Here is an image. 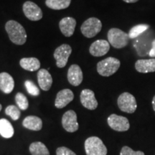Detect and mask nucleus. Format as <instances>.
Returning <instances> with one entry per match:
<instances>
[{"mask_svg": "<svg viewBox=\"0 0 155 155\" xmlns=\"http://www.w3.org/2000/svg\"><path fill=\"white\" fill-rule=\"evenodd\" d=\"M5 29L9 38L13 43L22 45L27 40V33L22 25L15 20H9L6 23Z\"/></svg>", "mask_w": 155, "mask_h": 155, "instance_id": "f257e3e1", "label": "nucleus"}, {"mask_svg": "<svg viewBox=\"0 0 155 155\" xmlns=\"http://www.w3.org/2000/svg\"><path fill=\"white\" fill-rule=\"evenodd\" d=\"M109 44L116 49H121L127 46L129 42V34L119 28H111L108 32Z\"/></svg>", "mask_w": 155, "mask_h": 155, "instance_id": "f03ea898", "label": "nucleus"}, {"mask_svg": "<svg viewBox=\"0 0 155 155\" xmlns=\"http://www.w3.org/2000/svg\"><path fill=\"white\" fill-rule=\"evenodd\" d=\"M121 65L120 61L114 57H108L97 64V71L99 75L108 77L114 75Z\"/></svg>", "mask_w": 155, "mask_h": 155, "instance_id": "7ed1b4c3", "label": "nucleus"}, {"mask_svg": "<svg viewBox=\"0 0 155 155\" xmlns=\"http://www.w3.org/2000/svg\"><path fill=\"white\" fill-rule=\"evenodd\" d=\"M85 150L87 155H106L107 148L102 140L97 137H89L85 141Z\"/></svg>", "mask_w": 155, "mask_h": 155, "instance_id": "20e7f679", "label": "nucleus"}, {"mask_svg": "<svg viewBox=\"0 0 155 155\" xmlns=\"http://www.w3.org/2000/svg\"><path fill=\"white\" fill-rule=\"evenodd\" d=\"M102 29L101 21L96 17H91L86 19L81 25L82 34L88 38H92L98 35Z\"/></svg>", "mask_w": 155, "mask_h": 155, "instance_id": "39448f33", "label": "nucleus"}, {"mask_svg": "<svg viewBox=\"0 0 155 155\" xmlns=\"http://www.w3.org/2000/svg\"><path fill=\"white\" fill-rule=\"evenodd\" d=\"M117 104L121 111L128 114L134 113L137 108L135 97L128 92H124L120 95L118 98Z\"/></svg>", "mask_w": 155, "mask_h": 155, "instance_id": "423d86ee", "label": "nucleus"}, {"mask_svg": "<svg viewBox=\"0 0 155 155\" xmlns=\"http://www.w3.org/2000/svg\"><path fill=\"white\" fill-rule=\"evenodd\" d=\"M72 53V48L68 44H63L57 48L54 52V58L56 60V65L60 68H63L67 65L68 60Z\"/></svg>", "mask_w": 155, "mask_h": 155, "instance_id": "0eeeda50", "label": "nucleus"}, {"mask_svg": "<svg viewBox=\"0 0 155 155\" xmlns=\"http://www.w3.org/2000/svg\"><path fill=\"white\" fill-rule=\"evenodd\" d=\"M108 126L116 131H127L130 128V124L124 116L111 114L107 119Z\"/></svg>", "mask_w": 155, "mask_h": 155, "instance_id": "6e6552de", "label": "nucleus"}, {"mask_svg": "<svg viewBox=\"0 0 155 155\" xmlns=\"http://www.w3.org/2000/svg\"><path fill=\"white\" fill-rule=\"evenodd\" d=\"M62 124L65 130L68 132L73 133L76 131L79 128L76 113L73 110H69L65 112L62 118Z\"/></svg>", "mask_w": 155, "mask_h": 155, "instance_id": "1a4fd4ad", "label": "nucleus"}, {"mask_svg": "<svg viewBox=\"0 0 155 155\" xmlns=\"http://www.w3.org/2000/svg\"><path fill=\"white\" fill-rule=\"evenodd\" d=\"M22 8L25 15L30 20L38 21L42 19V12L35 3L28 1L24 3Z\"/></svg>", "mask_w": 155, "mask_h": 155, "instance_id": "9d476101", "label": "nucleus"}, {"mask_svg": "<svg viewBox=\"0 0 155 155\" xmlns=\"http://www.w3.org/2000/svg\"><path fill=\"white\" fill-rule=\"evenodd\" d=\"M110 50V44L105 40H98L91 44L89 52L94 57H101L108 53Z\"/></svg>", "mask_w": 155, "mask_h": 155, "instance_id": "9b49d317", "label": "nucleus"}, {"mask_svg": "<svg viewBox=\"0 0 155 155\" xmlns=\"http://www.w3.org/2000/svg\"><path fill=\"white\" fill-rule=\"evenodd\" d=\"M81 102L85 108L89 110H95L98 107V101L94 92L90 89H84L81 94Z\"/></svg>", "mask_w": 155, "mask_h": 155, "instance_id": "f8f14e48", "label": "nucleus"}, {"mask_svg": "<svg viewBox=\"0 0 155 155\" xmlns=\"http://www.w3.org/2000/svg\"><path fill=\"white\" fill-rule=\"evenodd\" d=\"M74 98V94L70 89H63L58 93L55 101V106L58 108L65 107Z\"/></svg>", "mask_w": 155, "mask_h": 155, "instance_id": "ddd939ff", "label": "nucleus"}, {"mask_svg": "<svg viewBox=\"0 0 155 155\" xmlns=\"http://www.w3.org/2000/svg\"><path fill=\"white\" fill-rule=\"evenodd\" d=\"M83 72L80 66L78 65H72L68 71V80L73 86H78L83 81Z\"/></svg>", "mask_w": 155, "mask_h": 155, "instance_id": "4468645a", "label": "nucleus"}, {"mask_svg": "<svg viewBox=\"0 0 155 155\" xmlns=\"http://www.w3.org/2000/svg\"><path fill=\"white\" fill-rule=\"evenodd\" d=\"M76 20L71 17H64L60 21L59 28L61 32L65 37H71L74 33Z\"/></svg>", "mask_w": 155, "mask_h": 155, "instance_id": "2eb2a0df", "label": "nucleus"}, {"mask_svg": "<svg viewBox=\"0 0 155 155\" xmlns=\"http://www.w3.org/2000/svg\"><path fill=\"white\" fill-rule=\"evenodd\" d=\"M135 69L140 73L155 72V58L138 60L135 63Z\"/></svg>", "mask_w": 155, "mask_h": 155, "instance_id": "dca6fc26", "label": "nucleus"}, {"mask_svg": "<svg viewBox=\"0 0 155 155\" xmlns=\"http://www.w3.org/2000/svg\"><path fill=\"white\" fill-rule=\"evenodd\" d=\"M38 84L42 90H50L53 84V78L52 75L45 69H40L38 73Z\"/></svg>", "mask_w": 155, "mask_h": 155, "instance_id": "f3484780", "label": "nucleus"}, {"mask_svg": "<svg viewBox=\"0 0 155 155\" xmlns=\"http://www.w3.org/2000/svg\"><path fill=\"white\" fill-rule=\"evenodd\" d=\"M15 87L13 78L9 73L3 72L0 73V90L5 94H10Z\"/></svg>", "mask_w": 155, "mask_h": 155, "instance_id": "a211bd4d", "label": "nucleus"}, {"mask_svg": "<svg viewBox=\"0 0 155 155\" xmlns=\"http://www.w3.org/2000/svg\"><path fill=\"white\" fill-rule=\"evenodd\" d=\"M24 127L32 131H40L42 127V121L40 118L35 116H27L22 122Z\"/></svg>", "mask_w": 155, "mask_h": 155, "instance_id": "6ab92c4d", "label": "nucleus"}, {"mask_svg": "<svg viewBox=\"0 0 155 155\" xmlns=\"http://www.w3.org/2000/svg\"><path fill=\"white\" fill-rule=\"evenodd\" d=\"M19 65L23 69L28 71H36L40 68V61L36 58H24L20 60Z\"/></svg>", "mask_w": 155, "mask_h": 155, "instance_id": "aec40b11", "label": "nucleus"}, {"mask_svg": "<svg viewBox=\"0 0 155 155\" xmlns=\"http://www.w3.org/2000/svg\"><path fill=\"white\" fill-rule=\"evenodd\" d=\"M0 134L6 139L11 138L14 135V128L6 119H0Z\"/></svg>", "mask_w": 155, "mask_h": 155, "instance_id": "412c9836", "label": "nucleus"}, {"mask_svg": "<svg viewBox=\"0 0 155 155\" xmlns=\"http://www.w3.org/2000/svg\"><path fill=\"white\" fill-rule=\"evenodd\" d=\"M71 0H46L45 4L50 9L61 10L66 9L71 5Z\"/></svg>", "mask_w": 155, "mask_h": 155, "instance_id": "4be33fe9", "label": "nucleus"}, {"mask_svg": "<svg viewBox=\"0 0 155 155\" xmlns=\"http://www.w3.org/2000/svg\"><path fill=\"white\" fill-rule=\"evenodd\" d=\"M30 152L32 155H50L47 147L40 141L33 142L30 144Z\"/></svg>", "mask_w": 155, "mask_h": 155, "instance_id": "5701e85b", "label": "nucleus"}, {"mask_svg": "<svg viewBox=\"0 0 155 155\" xmlns=\"http://www.w3.org/2000/svg\"><path fill=\"white\" fill-rule=\"evenodd\" d=\"M150 28V25L146 24H140L137 25L136 26H134L132 28L129 30V38L134 39L138 38V37L147 31Z\"/></svg>", "mask_w": 155, "mask_h": 155, "instance_id": "b1692460", "label": "nucleus"}, {"mask_svg": "<svg viewBox=\"0 0 155 155\" xmlns=\"http://www.w3.org/2000/svg\"><path fill=\"white\" fill-rule=\"evenodd\" d=\"M15 101H16V103L19 109H28L29 106L28 100L27 97L24 94H22V93H17L16 96H15Z\"/></svg>", "mask_w": 155, "mask_h": 155, "instance_id": "393cba45", "label": "nucleus"}, {"mask_svg": "<svg viewBox=\"0 0 155 155\" xmlns=\"http://www.w3.org/2000/svg\"><path fill=\"white\" fill-rule=\"evenodd\" d=\"M5 113L7 115L10 116L14 121H17L20 117V110L16 106L10 105L7 106L5 109Z\"/></svg>", "mask_w": 155, "mask_h": 155, "instance_id": "a878e982", "label": "nucleus"}, {"mask_svg": "<svg viewBox=\"0 0 155 155\" xmlns=\"http://www.w3.org/2000/svg\"><path fill=\"white\" fill-rule=\"evenodd\" d=\"M25 87H26L27 91L30 95L34 96H37L40 94V90L38 88V86H36L35 83L31 81H26L25 82Z\"/></svg>", "mask_w": 155, "mask_h": 155, "instance_id": "bb28decb", "label": "nucleus"}, {"mask_svg": "<svg viewBox=\"0 0 155 155\" xmlns=\"http://www.w3.org/2000/svg\"><path fill=\"white\" fill-rule=\"evenodd\" d=\"M120 155H145L144 153L141 151H134L132 149H131L129 147H124L121 149Z\"/></svg>", "mask_w": 155, "mask_h": 155, "instance_id": "cd10ccee", "label": "nucleus"}, {"mask_svg": "<svg viewBox=\"0 0 155 155\" xmlns=\"http://www.w3.org/2000/svg\"><path fill=\"white\" fill-rule=\"evenodd\" d=\"M56 154L57 155H76L75 152L67 147H59L56 150Z\"/></svg>", "mask_w": 155, "mask_h": 155, "instance_id": "c85d7f7f", "label": "nucleus"}, {"mask_svg": "<svg viewBox=\"0 0 155 155\" xmlns=\"http://www.w3.org/2000/svg\"><path fill=\"white\" fill-rule=\"evenodd\" d=\"M149 55L151 58H155V39H154L152 42V48L149 52Z\"/></svg>", "mask_w": 155, "mask_h": 155, "instance_id": "c756f323", "label": "nucleus"}, {"mask_svg": "<svg viewBox=\"0 0 155 155\" xmlns=\"http://www.w3.org/2000/svg\"><path fill=\"white\" fill-rule=\"evenodd\" d=\"M123 1L125 2L126 3H135L138 2L139 0H123Z\"/></svg>", "mask_w": 155, "mask_h": 155, "instance_id": "7c9ffc66", "label": "nucleus"}, {"mask_svg": "<svg viewBox=\"0 0 155 155\" xmlns=\"http://www.w3.org/2000/svg\"><path fill=\"white\" fill-rule=\"evenodd\" d=\"M152 106H153V109H154V111H155V96H154V98H153L152 99Z\"/></svg>", "mask_w": 155, "mask_h": 155, "instance_id": "2f4dec72", "label": "nucleus"}, {"mask_svg": "<svg viewBox=\"0 0 155 155\" xmlns=\"http://www.w3.org/2000/svg\"><path fill=\"white\" fill-rule=\"evenodd\" d=\"M2 108V105H1V104H0V111H1Z\"/></svg>", "mask_w": 155, "mask_h": 155, "instance_id": "473e14b6", "label": "nucleus"}]
</instances>
